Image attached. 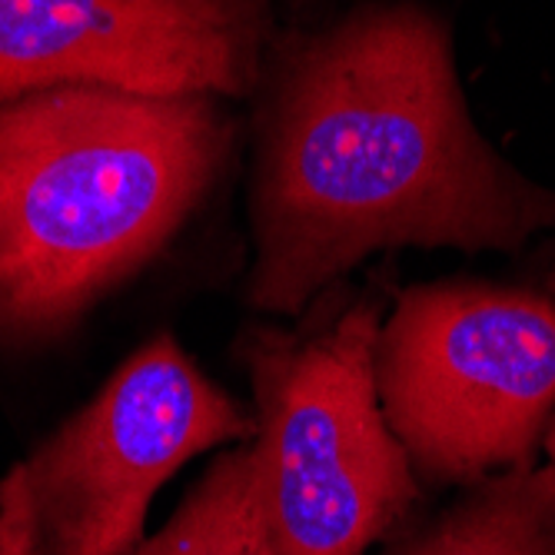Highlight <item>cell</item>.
I'll return each mask as SVG.
<instances>
[{"label": "cell", "mask_w": 555, "mask_h": 555, "mask_svg": "<svg viewBox=\"0 0 555 555\" xmlns=\"http://www.w3.org/2000/svg\"><path fill=\"white\" fill-rule=\"evenodd\" d=\"M373 370L423 489L539 463L555 416V263L399 289Z\"/></svg>", "instance_id": "277c9868"}, {"label": "cell", "mask_w": 555, "mask_h": 555, "mask_svg": "<svg viewBox=\"0 0 555 555\" xmlns=\"http://www.w3.org/2000/svg\"><path fill=\"white\" fill-rule=\"evenodd\" d=\"M263 24V0H0V100L50 87L246 93Z\"/></svg>", "instance_id": "8992f818"}, {"label": "cell", "mask_w": 555, "mask_h": 555, "mask_svg": "<svg viewBox=\"0 0 555 555\" xmlns=\"http://www.w3.org/2000/svg\"><path fill=\"white\" fill-rule=\"evenodd\" d=\"M257 433L254 410L150 336L77 413L0 476V555H133L157 492Z\"/></svg>", "instance_id": "5b68a950"}, {"label": "cell", "mask_w": 555, "mask_h": 555, "mask_svg": "<svg viewBox=\"0 0 555 555\" xmlns=\"http://www.w3.org/2000/svg\"><path fill=\"white\" fill-rule=\"evenodd\" d=\"M217 96L50 87L0 100V346H40L143 270L217 180Z\"/></svg>", "instance_id": "7a4b0ae2"}, {"label": "cell", "mask_w": 555, "mask_h": 555, "mask_svg": "<svg viewBox=\"0 0 555 555\" xmlns=\"http://www.w3.org/2000/svg\"><path fill=\"white\" fill-rule=\"evenodd\" d=\"M542 452H545V460L555 466V416L548 420V429H545V436H542Z\"/></svg>", "instance_id": "9c48e42d"}, {"label": "cell", "mask_w": 555, "mask_h": 555, "mask_svg": "<svg viewBox=\"0 0 555 555\" xmlns=\"http://www.w3.org/2000/svg\"><path fill=\"white\" fill-rule=\"evenodd\" d=\"M386 286L326 289L296 326H249L257 499L276 555H373L420 513L423 482L376 389Z\"/></svg>", "instance_id": "3957f363"}, {"label": "cell", "mask_w": 555, "mask_h": 555, "mask_svg": "<svg viewBox=\"0 0 555 555\" xmlns=\"http://www.w3.org/2000/svg\"><path fill=\"white\" fill-rule=\"evenodd\" d=\"M133 555H276L260 513L249 442L220 449L164 529Z\"/></svg>", "instance_id": "ba28073f"}, {"label": "cell", "mask_w": 555, "mask_h": 555, "mask_svg": "<svg viewBox=\"0 0 555 555\" xmlns=\"http://www.w3.org/2000/svg\"><path fill=\"white\" fill-rule=\"evenodd\" d=\"M249 307L302 317L370 254H522L555 190L476 127L442 14L376 4L296 43L260 117Z\"/></svg>", "instance_id": "6da1fadb"}, {"label": "cell", "mask_w": 555, "mask_h": 555, "mask_svg": "<svg viewBox=\"0 0 555 555\" xmlns=\"http://www.w3.org/2000/svg\"><path fill=\"white\" fill-rule=\"evenodd\" d=\"M373 555H555V466L529 463L460 486Z\"/></svg>", "instance_id": "52a82bcc"}]
</instances>
